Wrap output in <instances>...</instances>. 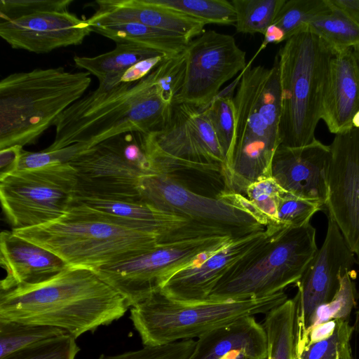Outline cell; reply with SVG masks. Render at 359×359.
<instances>
[{"mask_svg": "<svg viewBox=\"0 0 359 359\" xmlns=\"http://www.w3.org/2000/svg\"><path fill=\"white\" fill-rule=\"evenodd\" d=\"M128 308L88 268L67 266L46 281L0 291V320L59 327L76 339L118 320Z\"/></svg>", "mask_w": 359, "mask_h": 359, "instance_id": "cell-1", "label": "cell"}, {"mask_svg": "<svg viewBox=\"0 0 359 359\" xmlns=\"http://www.w3.org/2000/svg\"><path fill=\"white\" fill-rule=\"evenodd\" d=\"M172 105L156 68L135 83H120L109 88L98 86L59 116L53 125L54 140L46 150L71 148L78 154L124 133L161 130Z\"/></svg>", "mask_w": 359, "mask_h": 359, "instance_id": "cell-2", "label": "cell"}, {"mask_svg": "<svg viewBox=\"0 0 359 359\" xmlns=\"http://www.w3.org/2000/svg\"><path fill=\"white\" fill-rule=\"evenodd\" d=\"M235 127L222 178L223 191L245 195L258 179L271 176L280 145V90L278 60L270 68L248 64L239 76L235 96Z\"/></svg>", "mask_w": 359, "mask_h": 359, "instance_id": "cell-3", "label": "cell"}, {"mask_svg": "<svg viewBox=\"0 0 359 359\" xmlns=\"http://www.w3.org/2000/svg\"><path fill=\"white\" fill-rule=\"evenodd\" d=\"M12 231L56 254L69 266L93 270L163 243L158 235L123 225L76 201L57 219Z\"/></svg>", "mask_w": 359, "mask_h": 359, "instance_id": "cell-4", "label": "cell"}, {"mask_svg": "<svg viewBox=\"0 0 359 359\" xmlns=\"http://www.w3.org/2000/svg\"><path fill=\"white\" fill-rule=\"evenodd\" d=\"M87 72L63 67L13 73L0 82V150L34 144L92 79Z\"/></svg>", "mask_w": 359, "mask_h": 359, "instance_id": "cell-5", "label": "cell"}, {"mask_svg": "<svg viewBox=\"0 0 359 359\" xmlns=\"http://www.w3.org/2000/svg\"><path fill=\"white\" fill-rule=\"evenodd\" d=\"M334 53L308 29L292 36L276 55L280 90V145L299 147L315 139Z\"/></svg>", "mask_w": 359, "mask_h": 359, "instance_id": "cell-6", "label": "cell"}, {"mask_svg": "<svg viewBox=\"0 0 359 359\" xmlns=\"http://www.w3.org/2000/svg\"><path fill=\"white\" fill-rule=\"evenodd\" d=\"M217 285L208 300L259 299L295 284L318 248L316 229L308 223L276 230Z\"/></svg>", "mask_w": 359, "mask_h": 359, "instance_id": "cell-7", "label": "cell"}, {"mask_svg": "<svg viewBox=\"0 0 359 359\" xmlns=\"http://www.w3.org/2000/svg\"><path fill=\"white\" fill-rule=\"evenodd\" d=\"M287 299L284 291L259 299L185 302L158 290L130 309V318L144 346L193 339L236 320L266 313Z\"/></svg>", "mask_w": 359, "mask_h": 359, "instance_id": "cell-8", "label": "cell"}, {"mask_svg": "<svg viewBox=\"0 0 359 359\" xmlns=\"http://www.w3.org/2000/svg\"><path fill=\"white\" fill-rule=\"evenodd\" d=\"M142 145L154 173L222 176L226 158L204 109L174 104L161 130L142 133Z\"/></svg>", "mask_w": 359, "mask_h": 359, "instance_id": "cell-9", "label": "cell"}, {"mask_svg": "<svg viewBox=\"0 0 359 359\" xmlns=\"http://www.w3.org/2000/svg\"><path fill=\"white\" fill-rule=\"evenodd\" d=\"M69 163L76 178L74 199L140 201V180L154 173L140 132L107 140L78 153Z\"/></svg>", "mask_w": 359, "mask_h": 359, "instance_id": "cell-10", "label": "cell"}, {"mask_svg": "<svg viewBox=\"0 0 359 359\" xmlns=\"http://www.w3.org/2000/svg\"><path fill=\"white\" fill-rule=\"evenodd\" d=\"M234 238L215 235L160 243L136 256L95 271L132 307L160 290L175 273L199 262Z\"/></svg>", "mask_w": 359, "mask_h": 359, "instance_id": "cell-11", "label": "cell"}, {"mask_svg": "<svg viewBox=\"0 0 359 359\" xmlns=\"http://www.w3.org/2000/svg\"><path fill=\"white\" fill-rule=\"evenodd\" d=\"M76 187L75 171L69 163L18 170L0 179L2 209L13 229L45 224L69 209Z\"/></svg>", "mask_w": 359, "mask_h": 359, "instance_id": "cell-12", "label": "cell"}, {"mask_svg": "<svg viewBox=\"0 0 359 359\" xmlns=\"http://www.w3.org/2000/svg\"><path fill=\"white\" fill-rule=\"evenodd\" d=\"M139 194L142 202L158 210L179 215L199 226L235 238L265 229L245 210L217 196L198 194L167 175L143 176Z\"/></svg>", "mask_w": 359, "mask_h": 359, "instance_id": "cell-13", "label": "cell"}, {"mask_svg": "<svg viewBox=\"0 0 359 359\" xmlns=\"http://www.w3.org/2000/svg\"><path fill=\"white\" fill-rule=\"evenodd\" d=\"M185 52L184 83L174 104L186 103L201 110L210 105L226 82L247 66L245 52L234 37L214 30L192 39Z\"/></svg>", "mask_w": 359, "mask_h": 359, "instance_id": "cell-14", "label": "cell"}, {"mask_svg": "<svg viewBox=\"0 0 359 359\" xmlns=\"http://www.w3.org/2000/svg\"><path fill=\"white\" fill-rule=\"evenodd\" d=\"M357 263L336 223L327 217L325 240L295 283L297 354L307 344L311 321L316 309L330 302L340 287L341 278Z\"/></svg>", "mask_w": 359, "mask_h": 359, "instance_id": "cell-15", "label": "cell"}, {"mask_svg": "<svg viewBox=\"0 0 359 359\" xmlns=\"http://www.w3.org/2000/svg\"><path fill=\"white\" fill-rule=\"evenodd\" d=\"M330 148L325 208L359 265V129L335 135Z\"/></svg>", "mask_w": 359, "mask_h": 359, "instance_id": "cell-16", "label": "cell"}, {"mask_svg": "<svg viewBox=\"0 0 359 359\" xmlns=\"http://www.w3.org/2000/svg\"><path fill=\"white\" fill-rule=\"evenodd\" d=\"M269 236L265 229L233 239L199 262L171 276L161 290L174 300L196 302L208 300L217 285Z\"/></svg>", "mask_w": 359, "mask_h": 359, "instance_id": "cell-17", "label": "cell"}, {"mask_svg": "<svg viewBox=\"0 0 359 359\" xmlns=\"http://www.w3.org/2000/svg\"><path fill=\"white\" fill-rule=\"evenodd\" d=\"M90 32L87 20L69 11L44 12L0 22V36L11 48L37 54L80 45Z\"/></svg>", "mask_w": 359, "mask_h": 359, "instance_id": "cell-18", "label": "cell"}, {"mask_svg": "<svg viewBox=\"0 0 359 359\" xmlns=\"http://www.w3.org/2000/svg\"><path fill=\"white\" fill-rule=\"evenodd\" d=\"M330 158V146L316 138L299 147L280 145L272 160L271 174L285 191L318 203L324 209Z\"/></svg>", "mask_w": 359, "mask_h": 359, "instance_id": "cell-19", "label": "cell"}, {"mask_svg": "<svg viewBox=\"0 0 359 359\" xmlns=\"http://www.w3.org/2000/svg\"><path fill=\"white\" fill-rule=\"evenodd\" d=\"M123 225L160 236L163 243L223 235L179 215L158 210L141 201L74 199Z\"/></svg>", "mask_w": 359, "mask_h": 359, "instance_id": "cell-20", "label": "cell"}, {"mask_svg": "<svg viewBox=\"0 0 359 359\" xmlns=\"http://www.w3.org/2000/svg\"><path fill=\"white\" fill-rule=\"evenodd\" d=\"M0 264L6 271L0 291L46 281L69 266L53 252L7 230L0 234Z\"/></svg>", "mask_w": 359, "mask_h": 359, "instance_id": "cell-21", "label": "cell"}, {"mask_svg": "<svg viewBox=\"0 0 359 359\" xmlns=\"http://www.w3.org/2000/svg\"><path fill=\"white\" fill-rule=\"evenodd\" d=\"M359 110V44L333 56L323 103L321 119L335 135L353 128Z\"/></svg>", "mask_w": 359, "mask_h": 359, "instance_id": "cell-22", "label": "cell"}, {"mask_svg": "<svg viewBox=\"0 0 359 359\" xmlns=\"http://www.w3.org/2000/svg\"><path fill=\"white\" fill-rule=\"evenodd\" d=\"M88 24L137 22L176 33L189 40L205 32L206 24L196 18L154 3L152 0H99Z\"/></svg>", "mask_w": 359, "mask_h": 359, "instance_id": "cell-23", "label": "cell"}, {"mask_svg": "<svg viewBox=\"0 0 359 359\" xmlns=\"http://www.w3.org/2000/svg\"><path fill=\"white\" fill-rule=\"evenodd\" d=\"M235 350L244 351L248 359H267L265 331L253 316L240 318L203 334L189 359H221Z\"/></svg>", "mask_w": 359, "mask_h": 359, "instance_id": "cell-24", "label": "cell"}, {"mask_svg": "<svg viewBox=\"0 0 359 359\" xmlns=\"http://www.w3.org/2000/svg\"><path fill=\"white\" fill-rule=\"evenodd\" d=\"M92 32L116 44L135 43L156 50L166 57L184 51L191 40L180 34L137 22L89 24Z\"/></svg>", "mask_w": 359, "mask_h": 359, "instance_id": "cell-25", "label": "cell"}, {"mask_svg": "<svg viewBox=\"0 0 359 359\" xmlns=\"http://www.w3.org/2000/svg\"><path fill=\"white\" fill-rule=\"evenodd\" d=\"M285 192L272 176H267L250 184L244 196L222 190L216 196L248 212L264 227L283 229L278 219V206Z\"/></svg>", "mask_w": 359, "mask_h": 359, "instance_id": "cell-26", "label": "cell"}, {"mask_svg": "<svg viewBox=\"0 0 359 359\" xmlns=\"http://www.w3.org/2000/svg\"><path fill=\"white\" fill-rule=\"evenodd\" d=\"M262 325L267 342V359H295L297 301L294 297L266 313Z\"/></svg>", "mask_w": 359, "mask_h": 359, "instance_id": "cell-27", "label": "cell"}, {"mask_svg": "<svg viewBox=\"0 0 359 359\" xmlns=\"http://www.w3.org/2000/svg\"><path fill=\"white\" fill-rule=\"evenodd\" d=\"M157 56L165 57L135 43H120L114 50L97 56H74V62L77 68L85 69L100 81L109 75L123 74L136 63Z\"/></svg>", "mask_w": 359, "mask_h": 359, "instance_id": "cell-28", "label": "cell"}, {"mask_svg": "<svg viewBox=\"0 0 359 359\" xmlns=\"http://www.w3.org/2000/svg\"><path fill=\"white\" fill-rule=\"evenodd\" d=\"M330 6L332 12L311 21L308 29L325 42L335 55L359 44V26L341 11Z\"/></svg>", "mask_w": 359, "mask_h": 359, "instance_id": "cell-29", "label": "cell"}, {"mask_svg": "<svg viewBox=\"0 0 359 359\" xmlns=\"http://www.w3.org/2000/svg\"><path fill=\"white\" fill-rule=\"evenodd\" d=\"M67 334L59 327L0 320V359L37 342Z\"/></svg>", "mask_w": 359, "mask_h": 359, "instance_id": "cell-30", "label": "cell"}, {"mask_svg": "<svg viewBox=\"0 0 359 359\" xmlns=\"http://www.w3.org/2000/svg\"><path fill=\"white\" fill-rule=\"evenodd\" d=\"M237 32L264 35L273 25L285 0H232Z\"/></svg>", "mask_w": 359, "mask_h": 359, "instance_id": "cell-31", "label": "cell"}, {"mask_svg": "<svg viewBox=\"0 0 359 359\" xmlns=\"http://www.w3.org/2000/svg\"><path fill=\"white\" fill-rule=\"evenodd\" d=\"M331 12L327 0H285L273 25L283 32L287 41L306 29L313 20Z\"/></svg>", "mask_w": 359, "mask_h": 359, "instance_id": "cell-32", "label": "cell"}, {"mask_svg": "<svg viewBox=\"0 0 359 359\" xmlns=\"http://www.w3.org/2000/svg\"><path fill=\"white\" fill-rule=\"evenodd\" d=\"M154 3L177 11L207 24L235 25L236 15L227 0H152Z\"/></svg>", "mask_w": 359, "mask_h": 359, "instance_id": "cell-33", "label": "cell"}, {"mask_svg": "<svg viewBox=\"0 0 359 359\" xmlns=\"http://www.w3.org/2000/svg\"><path fill=\"white\" fill-rule=\"evenodd\" d=\"M340 283L339 290L334 297L316 309L311 318L310 330L332 320H348L356 304L357 291L349 272L341 278Z\"/></svg>", "mask_w": 359, "mask_h": 359, "instance_id": "cell-34", "label": "cell"}, {"mask_svg": "<svg viewBox=\"0 0 359 359\" xmlns=\"http://www.w3.org/2000/svg\"><path fill=\"white\" fill-rule=\"evenodd\" d=\"M204 111L212 124L226 161L231 151L234 134L235 106L233 97L229 95H217Z\"/></svg>", "mask_w": 359, "mask_h": 359, "instance_id": "cell-35", "label": "cell"}, {"mask_svg": "<svg viewBox=\"0 0 359 359\" xmlns=\"http://www.w3.org/2000/svg\"><path fill=\"white\" fill-rule=\"evenodd\" d=\"M79 351L76 338L67 334L37 342L3 359H75Z\"/></svg>", "mask_w": 359, "mask_h": 359, "instance_id": "cell-36", "label": "cell"}, {"mask_svg": "<svg viewBox=\"0 0 359 359\" xmlns=\"http://www.w3.org/2000/svg\"><path fill=\"white\" fill-rule=\"evenodd\" d=\"M353 332L348 320H337L333 334L329 337L307 344L295 359H339L340 355L351 347Z\"/></svg>", "mask_w": 359, "mask_h": 359, "instance_id": "cell-37", "label": "cell"}, {"mask_svg": "<svg viewBox=\"0 0 359 359\" xmlns=\"http://www.w3.org/2000/svg\"><path fill=\"white\" fill-rule=\"evenodd\" d=\"M323 208L318 203L285 192L278 206V219L281 226L299 227L310 223L311 217Z\"/></svg>", "mask_w": 359, "mask_h": 359, "instance_id": "cell-38", "label": "cell"}, {"mask_svg": "<svg viewBox=\"0 0 359 359\" xmlns=\"http://www.w3.org/2000/svg\"><path fill=\"white\" fill-rule=\"evenodd\" d=\"M72 0H1V22L44 12H66Z\"/></svg>", "mask_w": 359, "mask_h": 359, "instance_id": "cell-39", "label": "cell"}, {"mask_svg": "<svg viewBox=\"0 0 359 359\" xmlns=\"http://www.w3.org/2000/svg\"><path fill=\"white\" fill-rule=\"evenodd\" d=\"M196 341L187 339L158 346H144L142 349L115 355L102 354L98 359H189Z\"/></svg>", "mask_w": 359, "mask_h": 359, "instance_id": "cell-40", "label": "cell"}, {"mask_svg": "<svg viewBox=\"0 0 359 359\" xmlns=\"http://www.w3.org/2000/svg\"><path fill=\"white\" fill-rule=\"evenodd\" d=\"M76 154L72 149L66 148L58 151H50L46 149L32 152L22 150L18 170L38 168L56 163H66Z\"/></svg>", "mask_w": 359, "mask_h": 359, "instance_id": "cell-41", "label": "cell"}, {"mask_svg": "<svg viewBox=\"0 0 359 359\" xmlns=\"http://www.w3.org/2000/svg\"><path fill=\"white\" fill-rule=\"evenodd\" d=\"M165 58L157 56L140 61L127 69L121 76L120 83H135L147 76Z\"/></svg>", "mask_w": 359, "mask_h": 359, "instance_id": "cell-42", "label": "cell"}, {"mask_svg": "<svg viewBox=\"0 0 359 359\" xmlns=\"http://www.w3.org/2000/svg\"><path fill=\"white\" fill-rule=\"evenodd\" d=\"M22 150L19 145L0 150V179L18 170Z\"/></svg>", "mask_w": 359, "mask_h": 359, "instance_id": "cell-43", "label": "cell"}, {"mask_svg": "<svg viewBox=\"0 0 359 359\" xmlns=\"http://www.w3.org/2000/svg\"><path fill=\"white\" fill-rule=\"evenodd\" d=\"M332 7L341 11L359 26V0H327Z\"/></svg>", "mask_w": 359, "mask_h": 359, "instance_id": "cell-44", "label": "cell"}, {"mask_svg": "<svg viewBox=\"0 0 359 359\" xmlns=\"http://www.w3.org/2000/svg\"><path fill=\"white\" fill-rule=\"evenodd\" d=\"M337 324V320H332L313 327L309 333L307 344L325 339L331 336L335 330Z\"/></svg>", "mask_w": 359, "mask_h": 359, "instance_id": "cell-45", "label": "cell"}, {"mask_svg": "<svg viewBox=\"0 0 359 359\" xmlns=\"http://www.w3.org/2000/svg\"><path fill=\"white\" fill-rule=\"evenodd\" d=\"M264 36V41L261 45L257 53H259L261 51V50H262L264 48H265L269 43H278L283 41H285V34H284L283 32L279 27H278L277 26H276L274 25H271L267 29V30Z\"/></svg>", "mask_w": 359, "mask_h": 359, "instance_id": "cell-46", "label": "cell"}, {"mask_svg": "<svg viewBox=\"0 0 359 359\" xmlns=\"http://www.w3.org/2000/svg\"><path fill=\"white\" fill-rule=\"evenodd\" d=\"M221 359H248L244 351L235 350L233 351L224 356H223Z\"/></svg>", "mask_w": 359, "mask_h": 359, "instance_id": "cell-47", "label": "cell"}, {"mask_svg": "<svg viewBox=\"0 0 359 359\" xmlns=\"http://www.w3.org/2000/svg\"><path fill=\"white\" fill-rule=\"evenodd\" d=\"M339 359H355L352 355L351 347L345 350L339 356Z\"/></svg>", "mask_w": 359, "mask_h": 359, "instance_id": "cell-48", "label": "cell"}, {"mask_svg": "<svg viewBox=\"0 0 359 359\" xmlns=\"http://www.w3.org/2000/svg\"><path fill=\"white\" fill-rule=\"evenodd\" d=\"M352 326L354 332L359 333V306L355 312V320Z\"/></svg>", "mask_w": 359, "mask_h": 359, "instance_id": "cell-49", "label": "cell"}, {"mask_svg": "<svg viewBox=\"0 0 359 359\" xmlns=\"http://www.w3.org/2000/svg\"><path fill=\"white\" fill-rule=\"evenodd\" d=\"M353 127L359 129V110L355 113L352 119Z\"/></svg>", "mask_w": 359, "mask_h": 359, "instance_id": "cell-50", "label": "cell"}]
</instances>
